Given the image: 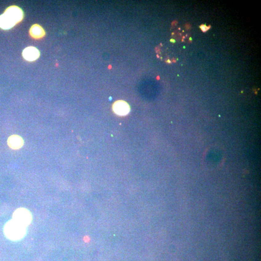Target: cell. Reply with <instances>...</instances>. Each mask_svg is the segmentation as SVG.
I'll return each instance as SVG.
<instances>
[{
    "label": "cell",
    "instance_id": "cell-1",
    "mask_svg": "<svg viewBox=\"0 0 261 261\" xmlns=\"http://www.w3.org/2000/svg\"><path fill=\"white\" fill-rule=\"evenodd\" d=\"M23 18L22 10L17 6H11L0 16V28L9 30L20 22Z\"/></svg>",
    "mask_w": 261,
    "mask_h": 261
},
{
    "label": "cell",
    "instance_id": "cell-2",
    "mask_svg": "<svg viewBox=\"0 0 261 261\" xmlns=\"http://www.w3.org/2000/svg\"><path fill=\"white\" fill-rule=\"evenodd\" d=\"M6 238L13 241H19L25 237L27 227L12 219L6 223L3 228Z\"/></svg>",
    "mask_w": 261,
    "mask_h": 261
},
{
    "label": "cell",
    "instance_id": "cell-3",
    "mask_svg": "<svg viewBox=\"0 0 261 261\" xmlns=\"http://www.w3.org/2000/svg\"><path fill=\"white\" fill-rule=\"evenodd\" d=\"M12 219L17 223L27 227L32 223L33 216L29 210L22 207L18 208L14 211Z\"/></svg>",
    "mask_w": 261,
    "mask_h": 261
},
{
    "label": "cell",
    "instance_id": "cell-4",
    "mask_svg": "<svg viewBox=\"0 0 261 261\" xmlns=\"http://www.w3.org/2000/svg\"><path fill=\"white\" fill-rule=\"evenodd\" d=\"M113 110L116 114L119 116H126L129 113L130 107L127 102L119 100L114 103L113 106Z\"/></svg>",
    "mask_w": 261,
    "mask_h": 261
},
{
    "label": "cell",
    "instance_id": "cell-5",
    "mask_svg": "<svg viewBox=\"0 0 261 261\" xmlns=\"http://www.w3.org/2000/svg\"><path fill=\"white\" fill-rule=\"evenodd\" d=\"M22 56L26 61L33 62L39 57L40 52L36 47L29 46L23 51Z\"/></svg>",
    "mask_w": 261,
    "mask_h": 261
},
{
    "label": "cell",
    "instance_id": "cell-6",
    "mask_svg": "<svg viewBox=\"0 0 261 261\" xmlns=\"http://www.w3.org/2000/svg\"><path fill=\"white\" fill-rule=\"evenodd\" d=\"M7 144L9 147L13 150H18L24 145L22 138L16 135L10 136L7 140Z\"/></svg>",
    "mask_w": 261,
    "mask_h": 261
},
{
    "label": "cell",
    "instance_id": "cell-7",
    "mask_svg": "<svg viewBox=\"0 0 261 261\" xmlns=\"http://www.w3.org/2000/svg\"><path fill=\"white\" fill-rule=\"evenodd\" d=\"M30 36L34 39H40L45 35V32L41 26L38 24L33 25L30 30Z\"/></svg>",
    "mask_w": 261,
    "mask_h": 261
},
{
    "label": "cell",
    "instance_id": "cell-8",
    "mask_svg": "<svg viewBox=\"0 0 261 261\" xmlns=\"http://www.w3.org/2000/svg\"><path fill=\"white\" fill-rule=\"evenodd\" d=\"M201 29L202 30L203 32H206L207 30H208V29L209 28V27H207L206 25H202V26H200Z\"/></svg>",
    "mask_w": 261,
    "mask_h": 261
},
{
    "label": "cell",
    "instance_id": "cell-9",
    "mask_svg": "<svg viewBox=\"0 0 261 261\" xmlns=\"http://www.w3.org/2000/svg\"><path fill=\"white\" fill-rule=\"evenodd\" d=\"M171 42H175V41L174 40H171Z\"/></svg>",
    "mask_w": 261,
    "mask_h": 261
},
{
    "label": "cell",
    "instance_id": "cell-10",
    "mask_svg": "<svg viewBox=\"0 0 261 261\" xmlns=\"http://www.w3.org/2000/svg\"><path fill=\"white\" fill-rule=\"evenodd\" d=\"M189 39L191 41V40H192V39H191V37H190V38H189Z\"/></svg>",
    "mask_w": 261,
    "mask_h": 261
}]
</instances>
